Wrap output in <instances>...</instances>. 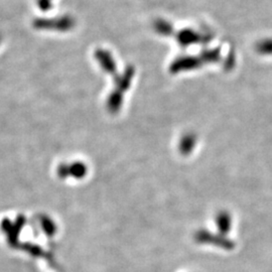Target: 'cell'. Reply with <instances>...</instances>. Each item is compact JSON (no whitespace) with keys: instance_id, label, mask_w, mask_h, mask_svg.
I'll list each match as a JSON object with an SVG mask.
<instances>
[{"instance_id":"1","label":"cell","mask_w":272,"mask_h":272,"mask_svg":"<svg viewBox=\"0 0 272 272\" xmlns=\"http://www.w3.org/2000/svg\"><path fill=\"white\" fill-rule=\"evenodd\" d=\"M204 38H205V36L199 34L198 32H196L192 29H184V30L179 31L177 34V40L184 47H188L191 43L203 41Z\"/></svg>"},{"instance_id":"2","label":"cell","mask_w":272,"mask_h":272,"mask_svg":"<svg viewBox=\"0 0 272 272\" xmlns=\"http://www.w3.org/2000/svg\"><path fill=\"white\" fill-rule=\"evenodd\" d=\"M154 29L163 35H167V34H171L172 33V26L169 22L163 20V19H158L154 22Z\"/></svg>"},{"instance_id":"3","label":"cell","mask_w":272,"mask_h":272,"mask_svg":"<svg viewBox=\"0 0 272 272\" xmlns=\"http://www.w3.org/2000/svg\"><path fill=\"white\" fill-rule=\"evenodd\" d=\"M257 50L261 54H272V39H264L258 43Z\"/></svg>"}]
</instances>
